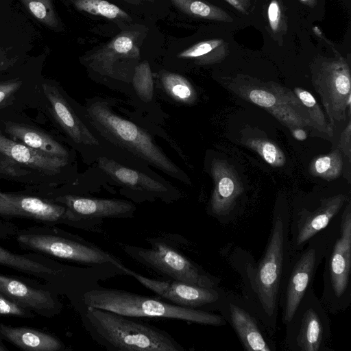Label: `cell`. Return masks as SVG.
<instances>
[{"mask_svg": "<svg viewBox=\"0 0 351 351\" xmlns=\"http://www.w3.org/2000/svg\"><path fill=\"white\" fill-rule=\"evenodd\" d=\"M5 349V348L2 347L1 345H0V351H4Z\"/></svg>", "mask_w": 351, "mask_h": 351, "instance_id": "43", "label": "cell"}, {"mask_svg": "<svg viewBox=\"0 0 351 351\" xmlns=\"http://www.w3.org/2000/svg\"><path fill=\"white\" fill-rule=\"evenodd\" d=\"M350 200L348 195L339 193L321 196L313 203L296 205L289 213L291 254L302 250L313 237L324 230Z\"/></svg>", "mask_w": 351, "mask_h": 351, "instance_id": "11", "label": "cell"}, {"mask_svg": "<svg viewBox=\"0 0 351 351\" xmlns=\"http://www.w3.org/2000/svg\"><path fill=\"white\" fill-rule=\"evenodd\" d=\"M243 143L256 152L272 167H282L286 162V156L284 152L271 140L261 137H252L244 140Z\"/></svg>", "mask_w": 351, "mask_h": 351, "instance_id": "31", "label": "cell"}, {"mask_svg": "<svg viewBox=\"0 0 351 351\" xmlns=\"http://www.w3.org/2000/svg\"><path fill=\"white\" fill-rule=\"evenodd\" d=\"M223 43L220 39L202 41L177 54L178 58L194 59L196 63L210 64L218 60L222 53Z\"/></svg>", "mask_w": 351, "mask_h": 351, "instance_id": "28", "label": "cell"}, {"mask_svg": "<svg viewBox=\"0 0 351 351\" xmlns=\"http://www.w3.org/2000/svg\"><path fill=\"white\" fill-rule=\"evenodd\" d=\"M306 108L314 129L329 136L333 135V128L326 119L324 113L315 97L307 90L296 87L293 90Z\"/></svg>", "mask_w": 351, "mask_h": 351, "instance_id": "29", "label": "cell"}, {"mask_svg": "<svg viewBox=\"0 0 351 351\" xmlns=\"http://www.w3.org/2000/svg\"><path fill=\"white\" fill-rule=\"evenodd\" d=\"M72 214L80 228L97 232L105 219H128L134 216L132 202L67 195L57 199Z\"/></svg>", "mask_w": 351, "mask_h": 351, "instance_id": "15", "label": "cell"}, {"mask_svg": "<svg viewBox=\"0 0 351 351\" xmlns=\"http://www.w3.org/2000/svg\"><path fill=\"white\" fill-rule=\"evenodd\" d=\"M29 12L40 23L52 29L59 27L51 0H21Z\"/></svg>", "mask_w": 351, "mask_h": 351, "instance_id": "34", "label": "cell"}, {"mask_svg": "<svg viewBox=\"0 0 351 351\" xmlns=\"http://www.w3.org/2000/svg\"><path fill=\"white\" fill-rule=\"evenodd\" d=\"M210 173L214 188L208 203V213L221 223H228L243 186L235 170L226 161L214 159Z\"/></svg>", "mask_w": 351, "mask_h": 351, "instance_id": "19", "label": "cell"}, {"mask_svg": "<svg viewBox=\"0 0 351 351\" xmlns=\"http://www.w3.org/2000/svg\"><path fill=\"white\" fill-rule=\"evenodd\" d=\"M82 300L85 307L104 309L134 318L171 319L213 326L227 324L220 314L213 311L180 306L156 298L99 285L84 292Z\"/></svg>", "mask_w": 351, "mask_h": 351, "instance_id": "4", "label": "cell"}, {"mask_svg": "<svg viewBox=\"0 0 351 351\" xmlns=\"http://www.w3.org/2000/svg\"><path fill=\"white\" fill-rule=\"evenodd\" d=\"M285 326L282 342L290 351H326L330 339V320L320 298L310 288Z\"/></svg>", "mask_w": 351, "mask_h": 351, "instance_id": "9", "label": "cell"}, {"mask_svg": "<svg viewBox=\"0 0 351 351\" xmlns=\"http://www.w3.org/2000/svg\"><path fill=\"white\" fill-rule=\"evenodd\" d=\"M147 242L148 247L124 244L121 248L132 259L164 279L202 287H219L220 280L217 277L186 257L167 239L151 237L147 239Z\"/></svg>", "mask_w": 351, "mask_h": 351, "instance_id": "6", "label": "cell"}, {"mask_svg": "<svg viewBox=\"0 0 351 351\" xmlns=\"http://www.w3.org/2000/svg\"><path fill=\"white\" fill-rule=\"evenodd\" d=\"M0 215L30 217L47 221L64 220L78 226L66 206L36 197L0 192Z\"/></svg>", "mask_w": 351, "mask_h": 351, "instance_id": "20", "label": "cell"}, {"mask_svg": "<svg viewBox=\"0 0 351 351\" xmlns=\"http://www.w3.org/2000/svg\"><path fill=\"white\" fill-rule=\"evenodd\" d=\"M326 228L313 237L302 250L291 256L278 300L284 325L291 319L306 291L313 287L316 272L326 252Z\"/></svg>", "mask_w": 351, "mask_h": 351, "instance_id": "8", "label": "cell"}, {"mask_svg": "<svg viewBox=\"0 0 351 351\" xmlns=\"http://www.w3.org/2000/svg\"><path fill=\"white\" fill-rule=\"evenodd\" d=\"M121 269L124 274L133 277L144 287L160 298L186 308L214 312L224 291V289L219 287H202L178 280L148 278L126 267L124 265Z\"/></svg>", "mask_w": 351, "mask_h": 351, "instance_id": "14", "label": "cell"}, {"mask_svg": "<svg viewBox=\"0 0 351 351\" xmlns=\"http://www.w3.org/2000/svg\"><path fill=\"white\" fill-rule=\"evenodd\" d=\"M289 210L276 204L264 252L256 262L248 251L236 247L228 256L230 265L240 276L242 298L274 337L277 330L280 289L291 258Z\"/></svg>", "mask_w": 351, "mask_h": 351, "instance_id": "1", "label": "cell"}, {"mask_svg": "<svg viewBox=\"0 0 351 351\" xmlns=\"http://www.w3.org/2000/svg\"><path fill=\"white\" fill-rule=\"evenodd\" d=\"M339 149L348 158V160L350 161L351 158V121L350 117H349L348 122L341 132L340 138H339Z\"/></svg>", "mask_w": 351, "mask_h": 351, "instance_id": "36", "label": "cell"}, {"mask_svg": "<svg viewBox=\"0 0 351 351\" xmlns=\"http://www.w3.org/2000/svg\"><path fill=\"white\" fill-rule=\"evenodd\" d=\"M267 16L271 30L277 32L280 28L281 10L277 0H271L267 9Z\"/></svg>", "mask_w": 351, "mask_h": 351, "instance_id": "35", "label": "cell"}, {"mask_svg": "<svg viewBox=\"0 0 351 351\" xmlns=\"http://www.w3.org/2000/svg\"><path fill=\"white\" fill-rule=\"evenodd\" d=\"M292 136L298 141H304L307 138V134L303 128H296L291 130Z\"/></svg>", "mask_w": 351, "mask_h": 351, "instance_id": "40", "label": "cell"}, {"mask_svg": "<svg viewBox=\"0 0 351 351\" xmlns=\"http://www.w3.org/2000/svg\"><path fill=\"white\" fill-rule=\"evenodd\" d=\"M147 1H150V2H153L154 1V0H147Z\"/></svg>", "mask_w": 351, "mask_h": 351, "instance_id": "44", "label": "cell"}, {"mask_svg": "<svg viewBox=\"0 0 351 351\" xmlns=\"http://www.w3.org/2000/svg\"><path fill=\"white\" fill-rule=\"evenodd\" d=\"M6 132L12 138L46 154L69 159L66 149L47 134L29 126L8 123Z\"/></svg>", "mask_w": 351, "mask_h": 351, "instance_id": "22", "label": "cell"}, {"mask_svg": "<svg viewBox=\"0 0 351 351\" xmlns=\"http://www.w3.org/2000/svg\"><path fill=\"white\" fill-rule=\"evenodd\" d=\"M68 160L53 156L5 136L0 132V167L10 174L23 175L31 171L43 174L57 173Z\"/></svg>", "mask_w": 351, "mask_h": 351, "instance_id": "18", "label": "cell"}, {"mask_svg": "<svg viewBox=\"0 0 351 351\" xmlns=\"http://www.w3.org/2000/svg\"><path fill=\"white\" fill-rule=\"evenodd\" d=\"M234 8L241 12H246L248 8L247 0H225Z\"/></svg>", "mask_w": 351, "mask_h": 351, "instance_id": "39", "label": "cell"}, {"mask_svg": "<svg viewBox=\"0 0 351 351\" xmlns=\"http://www.w3.org/2000/svg\"><path fill=\"white\" fill-rule=\"evenodd\" d=\"M0 264L13 269L36 274L53 275L56 271L23 256L13 254L0 247Z\"/></svg>", "mask_w": 351, "mask_h": 351, "instance_id": "32", "label": "cell"}, {"mask_svg": "<svg viewBox=\"0 0 351 351\" xmlns=\"http://www.w3.org/2000/svg\"><path fill=\"white\" fill-rule=\"evenodd\" d=\"M21 82L19 80H13L3 82L0 84V104L5 100L8 97L16 91L21 86Z\"/></svg>", "mask_w": 351, "mask_h": 351, "instance_id": "38", "label": "cell"}, {"mask_svg": "<svg viewBox=\"0 0 351 351\" xmlns=\"http://www.w3.org/2000/svg\"><path fill=\"white\" fill-rule=\"evenodd\" d=\"M0 292L21 304L36 309H49L55 306L49 292L32 288L17 280L2 275H0Z\"/></svg>", "mask_w": 351, "mask_h": 351, "instance_id": "23", "label": "cell"}, {"mask_svg": "<svg viewBox=\"0 0 351 351\" xmlns=\"http://www.w3.org/2000/svg\"><path fill=\"white\" fill-rule=\"evenodd\" d=\"M312 82L319 95L330 125L350 117V71L342 59L318 63L312 69Z\"/></svg>", "mask_w": 351, "mask_h": 351, "instance_id": "12", "label": "cell"}, {"mask_svg": "<svg viewBox=\"0 0 351 351\" xmlns=\"http://www.w3.org/2000/svg\"><path fill=\"white\" fill-rule=\"evenodd\" d=\"M215 311L230 324L245 350H276L274 337L241 296L224 290Z\"/></svg>", "mask_w": 351, "mask_h": 351, "instance_id": "13", "label": "cell"}, {"mask_svg": "<svg viewBox=\"0 0 351 351\" xmlns=\"http://www.w3.org/2000/svg\"><path fill=\"white\" fill-rule=\"evenodd\" d=\"M180 11L192 17L231 22L233 19L221 8L202 0H170Z\"/></svg>", "mask_w": 351, "mask_h": 351, "instance_id": "26", "label": "cell"}, {"mask_svg": "<svg viewBox=\"0 0 351 351\" xmlns=\"http://www.w3.org/2000/svg\"><path fill=\"white\" fill-rule=\"evenodd\" d=\"M80 11L108 19L131 20L130 16L117 5L106 0H72Z\"/></svg>", "mask_w": 351, "mask_h": 351, "instance_id": "30", "label": "cell"}, {"mask_svg": "<svg viewBox=\"0 0 351 351\" xmlns=\"http://www.w3.org/2000/svg\"><path fill=\"white\" fill-rule=\"evenodd\" d=\"M301 2H302L303 3L307 5H309V6H313L315 3V0H300Z\"/></svg>", "mask_w": 351, "mask_h": 351, "instance_id": "42", "label": "cell"}, {"mask_svg": "<svg viewBox=\"0 0 351 351\" xmlns=\"http://www.w3.org/2000/svg\"><path fill=\"white\" fill-rule=\"evenodd\" d=\"M43 88L56 120L71 140L81 145H98V138L75 113L58 88L48 84H43Z\"/></svg>", "mask_w": 351, "mask_h": 351, "instance_id": "21", "label": "cell"}, {"mask_svg": "<svg viewBox=\"0 0 351 351\" xmlns=\"http://www.w3.org/2000/svg\"><path fill=\"white\" fill-rule=\"evenodd\" d=\"M86 115L102 137L180 181L190 183L187 176L158 146L149 134L135 123L117 114L101 99L88 101Z\"/></svg>", "mask_w": 351, "mask_h": 351, "instance_id": "3", "label": "cell"}, {"mask_svg": "<svg viewBox=\"0 0 351 351\" xmlns=\"http://www.w3.org/2000/svg\"><path fill=\"white\" fill-rule=\"evenodd\" d=\"M134 89L139 98L145 102L152 100L154 81L149 62L146 60L136 64L132 77Z\"/></svg>", "mask_w": 351, "mask_h": 351, "instance_id": "33", "label": "cell"}, {"mask_svg": "<svg viewBox=\"0 0 351 351\" xmlns=\"http://www.w3.org/2000/svg\"><path fill=\"white\" fill-rule=\"evenodd\" d=\"M323 289L320 298L328 313L344 312L351 303V202L326 228Z\"/></svg>", "mask_w": 351, "mask_h": 351, "instance_id": "5", "label": "cell"}, {"mask_svg": "<svg viewBox=\"0 0 351 351\" xmlns=\"http://www.w3.org/2000/svg\"><path fill=\"white\" fill-rule=\"evenodd\" d=\"M162 89L173 101L191 105L197 99V93L192 84L182 75L162 71L160 74Z\"/></svg>", "mask_w": 351, "mask_h": 351, "instance_id": "25", "label": "cell"}, {"mask_svg": "<svg viewBox=\"0 0 351 351\" xmlns=\"http://www.w3.org/2000/svg\"><path fill=\"white\" fill-rule=\"evenodd\" d=\"M343 158L339 148L330 153L314 158L309 165L311 175L327 181L336 180L341 174Z\"/></svg>", "mask_w": 351, "mask_h": 351, "instance_id": "27", "label": "cell"}, {"mask_svg": "<svg viewBox=\"0 0 351 351\" xmlns=\"http://www.w3.org/2000/svg\"><path fill=\"white\" fill-rule=\"evenodd\" d=\"M0 314L23 316L25 312L18 304L0 294Z\"/></svg>", "mask_w": 351, "mask_h": 351, "instance_id": "37", "label": "cell"}, {"mask_svg": "<svg viewBox=\"0 0 351 351\" xmlns=\"http://www.w3.org/2000/svg\"><path fill=\"white\" fill-rule=\"evenodd\" d=\"M83 324L91 339L110 351H184L167 331L104 309L85 307Z\"/></svg>", "mask_w": 351, "mask_h": 351, "instance_id": "2", "label": "cell"}, {"mask_svg": "<svg viewBox=\"0 0 351 351\" xmlns=\"http://www.w3.org/2000/svg\"><path fill=\"white\" fill-rule=\"evenodd\" d=\"M228 88L247 101L263 108L290 130L313 128L308 111L293 91L276 82H264L248 76H238Z\"/></svg>", "mask_w": 351, "mask_h": 351, "instance_id": "7", "label": "cell"}, {"mask_svg": "<svg viewBox=\"0 0 351 351\" xmlns=\"http://www.w3.org/2000/svg\"><path fill=\"white\" fill-rule=\"evenodd\" d=\"M0 331L17 346L32 351H56L62 343L54 337L32 328L1 326Z\"/></svg>", "mask_w": 351, "mask_h": 351, "instance_id": "24", "label": "cell"}, {"mask_svg": "<svg viewBox=\"0 0 351 351\" xmlns=\"http://www.w3.org/2000/svg\"><path fill=\"white\" fill-rule=\"evenodd\" d=\"M135 33L124 31L117 35L85 58L87 66L102 77L128 81L129 64L140 59Z\"/></svg>", "mask_w": 351, "mask_h": 351, "instance_id": "16", "label": "cell"}, {"mask_svg": "<svg viewBox=\"0 0 351 351\" xmlns=\"http://www.w3.org/2000/svg\"><path fill=\"white\" fill-rule=\"evenodd\" d=\"M133 5H140L142 4L141 0H122Z\"/></svg>", "mask_w": 351, "mask_h": 351, "instance_id": "41", "label": "cell"}, {"mask_svg": "<svg viewBox=\"0 0 351 351\" xmlns=\"http://www.w3.org/2000/svg\"><path fill=\"white\" fill-rule=\"evenodd\" d=\"M98 166L115 182L136 193L138 195L137 202L160 199L165 203H171L180 197L176 189L114 160L106 157L99 158Z\"/></svg>", "mask_w": 351, "mask_h": 351, "instance_id": "17", "label": "cell"}, {"mask_svg": "<svg viewBox=\"0 0 351 351\" xmlns=\"http://www.w3.org/2000/svg\"><path fill=\"white\" fill-rule=\"evenodd\" d=\"M17 241L29 248L89 267L121 270L123 265L113 254L79 237L28 234L19 236Z\"/></svg>", "mask_w": 351, "mask_h": 351, "instance_id": "10", "label": "cell"}]
</instances>
